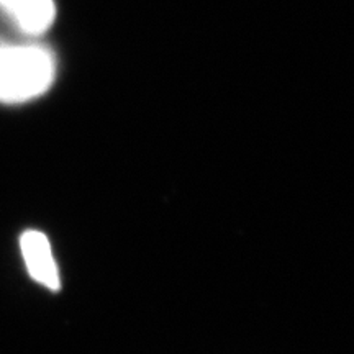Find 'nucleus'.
<instances>
[{"label":"nucleus","mask_w":354,"mask_h":354,"mask_svg":"<svg viewBox=\"0 0 354 354\" xmlns=\"http://www.w3.org/2000/svg\"><path fill=\"white\" fill-rule=\"evenodd\" d=\"M3 12L12 24L25 35H41L55 24V0H0Z\"/></svg>","instance_id":"3"},{"label":"nucleus","mask_w":354,"mask_h":354,"mask_svg":"<svg viewBox=\"0 0 354 354\" xmlns=\"http://www.w3.org/2000/svg\"><path fill=\"white\" fill-rule=\"evenodd\" d=\"M20 250L30 277L50 290L59 289V271L48 238L43 233L28 230L21 234Z\"/></svg>","instance_id":"2"},{"label":"nucleus","mask_w":354,"mask_h":354,"mask_svg":"<svg viewBox=\"0 0 354 354\" xmlns=\"http://www.w3.org/2000/svg\"><path fill=\"white\" fill-rule=\"evenodd\" d=\"M55 73V59L41 46H0V102L13 105L37 99L51 87Z\"/></svg>","instance_id":"1"}]
</instances>
